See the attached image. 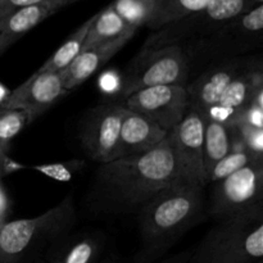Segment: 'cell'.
I'll return each mask as SVG.
<instances>
[{"label": "cell", "mask_w": 263, "mask_h": 263, "mask_svg": "<svg viewBox=\"0 0 263 263\" xmlns=\"http://www.w3.org/2000/svg\"><path fill=\"white\" fill-rule=\"evenodd\" d=\"M181 184L168 136L152 151L100 163L89 194L99 213L139 211L157 193Z\"/></svg>", "instance_id": "1"}, {"label": "cell", "mask_w": 263, "mask_h": 263, "mask_svg": "<svg viewBox=\"0 0 263 263\" xmlns=\"http://www.w3.org/2000/svg\"><path fill=\"white\" fill-rule=\"evenodd\" d=\"M204 187L176 184L157 193L139 212L138 263H154L203 217Z\"/></svg>", "instance_id": "2"}, {"label": "cell", "mask_w": 263, "mask_h": 263, "mask_svg": "<svg viewBox=\"0 0 263 263\" xmlns=\"http://www.w3.org/2000/svg\"><path fill=\"white\" fill-rule=\"evenodd\" d=\"M76 221L71 197L33 218L4 222L0 226V263H35L68 235Z\"/></svg>", "instance_id": "3"}, {"label": "cell", "mask_w": 263, "mask_h": 263, "mask_svg": "<svg viewBox=\"0 0 263 263\" xmlns=\"http://www.w3.org/2000/svg\"><path fill=\"white\" fill-rule=\"evenodd\" d=\"M263 258V205L221 218L187 263H257Z\"/></svg>", "instance_id": "4"}, {"label": "cell", "mask_w": 263, "mask_h": 263, "mask_svg": "<svg viewBox=\"0 0 263 263\" xmlns=\"http://www.w3.org/2000/svg\"><path fill=\"white\" fill-rule=\"evenodd\" d=\"M263 45V4L234 18L205 37L184 45L190 63L194 67L212 64L236 57H246Z\"/></svg>", "instance_id": "5"}, {"label": "cell", "mask_w": 263, "mask_h": 263, "mask_svg": "<svg viewBox=\"0 0 263 263\" xmlns=\"http://www.w3.org/2000/svg\"><path fill=\"white\" fill-rule=\"evenodd\" d=\"M190 63L184 45L140 49L122 79L121 97L126 98L145 87L180 85L186 87Z\"/></svg>", "instance_id": "6"}, {"label": "cell", "mask_w": 263, "mask_h": 263, "mask_svg": "<svg viewBox=\"0 0 263 263\" xmlns=\"http://www.w3.org/2000/svg\"><path fill=\"white\" fill-rule=\"evenodd\" d=\"M207 113L202 109L187 107L181 122L168 134L175 163L181 184L204 187V128Z\"/></svg>", "instance_id": "7"}, {"label": "cell", "mask_w": 263, "mask_h": 263, "mask_svg": "<svg viewBox=\"0 0 263 263\" xmlns=\"http://www.w3.org/2000/svg\"><path fill=\"white\" fill-rule=\"evenodd\" d=\"M261 205H263V158L251 162L213 185L211 215L220 220Z\"/></svg>", "instance_id": "8"}, {"label": "cell", "mask_w": 263, "mask_h": 263, "mask_svg": "<svg viewBox=\"0 0 263 263\" xmlns=\"http://www.w3.org/2000/svg\"><path fill=\"white\" fill-rule=\"evenodd\" d=\"M125 112L123 104H102L90 109L82 120L80 140L89 157L99 164L117 159Z\"/></svg>", "instance_id": "9"}, {"label": "cell", "mask_w": 263, "mask_h": 263, "mask_svg": "<svg viewBox=\"0 0 263 263\" xmlns=\"http://www.w3.org/2000/svg\"><path fill=\"white\" fill-rule=\"evenodd\" d=\"M123 105L148 117L167 133H171L184 118L189 107V97L185 86L159 85L128 95Z\"/></svg>", "instance_id": "10"}, {"label": "cell", "mask_w": 263, "mask_h": 263, "mask_svg": "<svg viewBox=\"0 0 263 263\" xmlns=\"http://www.w3.org/2000/svg\"><path fill=\"white\" fill-rule=\"evenodd\" d=\"M258 64H262V62L252 55L223 59L210 64L193 81L187 82L189 105L207 112L218 102L226 87L236 77Z\"/></svg>", "instance_id": "11"}, {"label": "cell", "mask_w": 263, "mask_h": 263, "mask_svg": "<svg viewBox=\"0 0 263 263\" xmlns=\"http://www.w3.org/2000/svg\"><path fill=\"white\" fill-rule=\"evenodd\" d=\"M66 94L61 73L35 72L10 91L4 108L23 110L31 123Z\"/></svg>", "instance_id": "12"}, {"label": "cell", "mask_w": 263, "mask_h": 263, "mask_svg": "<svg viewBox=\"0 0 263 263\" xmlns=\"http://www.w3.org/2000/svg\"><path fill=\"white\" fill-rule=\"evenodd\" d=\"M263 87L262 64L248 69L236 77L223 91L218 102L207 110L208 117L234 126L239 115L251 104L257 90Z\"/></svg>", "instance_id": "13"}, {"label": "cell", "mask_w": 263, "mask_h": 263, "mask_svg": "<svg viewBox=\"0 0 263 263\" xmlns=\"http://www.w3.org/2000/svg\"><path fill=\"white\" fill-rule=\"evenodd\" d=\"M168 134L148 117L126 108L121 125L117 158L146 153L166 140Z\"/></svg>", "instance_id": "14"}, {"label": "cell", "mask_w": 263, "mask_h": 263, "mask_svg": "<svg viewBox=\"0 0 263 263\" xmlns=\"http://www.w3.org/2000/svg\"><path fill=\"white\" fill-rule=\"evenodd\" d=\"M128 40L130 37H122L80 51L76 59L63 72H61L64 90L68 92L79 85L84 84L105 62L117 54L128 43Z\"/></svg>", "instance_id": "15"}, {"label": "cell", "mask_w": 263, "mask_h": 263, "mask_svg": "<svg viewBox=\"0 0 263 263\" xmlns=\"http://www.w3.org/2000/svg\"><path fill=\"white\" fill-rule=\"evenodd\" d=\"M61 8L63 7L59 4L35 5V7L23 8L2 18L0 20V55L9 46L17 43L22 36L30 32L39 23L58 12Z\"/></svg>", "instance_id": "16"}, {"label": "cell", "mask_w": 263, "mask_h": 263, "mask_svg": "<svg viewBox=\"0 0 263 263\" xmlns=\"http://www.w3.org/2000/svg\"><path fill=\"white\" fill-rule=\"evenodd\" d=\"M135 32L136 28L128 26L116 12L113 5L109 4L99 13L94 14V21L85 39L82 50L122 37L131 39Z\"/></svg>", "instance_id": "17"}, {"label": "cell", "mask_w": 263, "mask_h": 263, "mask_svg": "<svg viewBox=\"0 0 263 263\" xmlns=\"http://www.w3.org/2000/svg\"><path fill=\"white\" fill-rule=\"evenodd\" d=\"M236 136L235 126L216 121L208 117L204 128V149H203V164H204L205 181L207 175L218 161L233 152L234 140Z\"/></svg>", "instance_id": "18"}, {"label": "cell", "mask_w": 263, "mask_h": 263, "mask_svg": "<svg viewBox=\"0 0 263 263\" xmlns=\"http://www.w3.org/2000/svg\"><path fill=\"white\" fill-rule=\"evenodd\" d=\"M211 2L212 0H156L154 14L146 27L157 31L163 26L200 12Z\"/></svg>", "instance_id": "19"}, {"label": "cell", "mask_w": 263, "mask_h": 263, "mask_svg": "<svg viewBox=\"0 0 263 263\" xmlns=\"http://www.w3.org/2000/svg\"><path fill=\"white\" fill-rule=\"evenodd\" d=\"M94 21V15L82 23L48 59L45 63L40 67L36 72H53V73H61L63 72L72 62L76 59L80 51L82 50L85 39H86L89 28Z\"/></svg>", "instance_id": "20"}, {"label": "cell", "mask_w": 263, "mask_h": 263, "mask_svg": "<svg viewBox=\"0 0 263 263\" xmlns=\"http://www.w3.org/2000/svg\"><path fill=\"white\" fill-rule=\"evenodd\" d=\"M102 244L94 236H80L66 246L55 247L50 263H95L99 258Z\"/></svg>", "instance_id": "21"}, {"label": "cell", "mask_w": 263, "mask_h": 263, "mask_svg": "<svg viewBox=\"0 0 263 263\" xmlns=\"http://www.w3.org/2000/svg\"><path fill=\"white\" fill-rule=\"evenodd\" d=\"M110 4L120 17L136 30L148 25L156 9V0H115Z\"/></svg>", "instance_id": "22"}, {"label": "cell", "mask_w": 263, "mask_h": 263, "mask_svg": "<svg viewBox=\"0 0 263 263\" xmlns=\"http://www.w3.org/2000/svg\"><path fill=\"white\" fill-rule=\"evenodd\" d=\"M27 125L30 120L23 110L0 108V158L7 156L12 140Z\"/></svg>", "instance_id": "23"}, {"label": "cell", "mask_w": 263, "mask_h": 263, "mask_svg": "<svg viewBox=\"0 0 263 263\" xmlns=\"http://www.w3.org/2000/svg\"><path fill=\"white\" fill-rule=\"evenodd\" d=\"M256 159H261L259 157H256L253 153L248 151V149H240V151H233L223 157L221 161H218L210 174L207 175V184H215V182L220 181V180L225 179V177L230 176L234 172L239 171L247 166L251 162L256 161Z\"/></svg>", "instance_id": "24"}, {"label": "cell", "mask_w": 263, "mask_h": 263, "mask_svg": "<svg viewBox=\"0 0 263 263\" xmlns=\"http://www.w3.org/2000/svg\"><path fill=\"white\" fill-rule=\"evenodd\" d=\"M84 161H68L59 162V163H45L40 166H33L32 170L41 172L45 176L51 177L61 182H67L72 179L74 174L79 171L81 167H84Z\"/></svg>", "instance_id": "25"}, {"label": "cell", "mask_w": 263, "mask_h": 263, "mask_svg": "<svg viewBox=\"0 0 263 263\" xmlns=\"http://www.w3.org/2000/svg\"><path fill=\"white\" fill-rule=\"evenodd\" d=\"M244 146L256 157L263 158V128L251 127V126H235Z\"/></svg>", "instance_id": "26"}, {"label": "cell", "mask_w": 263, "mask_h": 263, "mask_svg": "<svg viewBox=\"0 0 263 263\" xmlns=\"http://www.w3.org/2000/svg\"><path fill=\"white\" fill-rule=\"evenodd\" d=\"M45 4H59L66 7L64 0H0V20L23 8Z\"/></svg>", "instance_id": "27"}, {"label": "cell", "mask_w": 263, "mask_h": 263, "mask_svg": "<svg viewBox=\"0 0 263 263\" xmlns=\"http://www.w3.org/2000/svg\"><path fill=\"white\" fill-rule=\"evenodd\" d=\"M244 125L251 127L263 128V108L256 104H249L239 115L238 120L235 121L234 126Z\"/></svg>", "instance_id": "28"}, {"label": "cell", "mask_w": 263, "mask_h": 263, "mask_svg": "<svg viewBox=\"0 0 263 263\" xmlns=\"http://www.w3.org/2000/svg\"><path fill=\"white\" fill-rule=\"evenodd\" d=\"M99 87L103 92L105 94H115V92H120L121 87H122V77L115 72L108 71L100 76L99 79Z\"/></svg>", "instance_id": "29"}, {"label": "cell", "mask_w": 263, "mask_h": 263, "mask_svg": "<svg viewBox=\"0 0 263 263\" xmlns=\"http://www.w3.org/2000/svg\"><path fill=\"white\" fill-rule=\"evenodd\" d=\"M8 211H9V200H8L5 190L3 189L2 182H0V226L7 222Z\"/></svg>", "instance_id": "30"}, {"label": "cell", "mask_w": 263, "mask_h": 263, "mask_svg": "<svg viewBox=\"0 0 263 263\" xmlns=\"http://www.w3.org/2000/svg\"><path fill=\"white\" fill-rule=\"evenodd\" d=\"M190 253H192V252L185 251V252H181V253L174 254V256L167 257V258L161 259V261L154 262V263H187V261H189L190 258Z\"/></svg>", "instance_id": "31"}, {"label": "cell", "mask_w": 263, "mask_h": 263, "mask_svg": "<svg viewBox=\"0 0 263 263\" xmlns=\"http://www.w3.org/2000/svg\"><path fill=\"white\" fill-rule=\"evenodd\" d=\"M9 94H10V90L8 89L5 85H3L2 82H0V108L4 107L5 102H7Z\"/></svg>", "instance_id": "32"}, {"label": "cell", "mask_w": 263, "mask_h": 263, "mask_svg": "<svg viewBox=\"0 0 263 263\" xmlns=\"http://www.w3.org/2000/svg\"><path fill=\"white\" fill-rule=\"evenodd\" d=\"M254 3H256L257 5H261V4H263V0H253Z\"/></svg>", "instance_id": "33"}, {"label": "cell", "mask_w": 263, "mask_h": 263, "mask_svg": "<svg viewBox=\"0 0 263 263\" xmlns=\"http://www.w3.org/2000/svg\"><path fill=\"white\" fill-rule=\"evenodd\" d=\"M74 2H79V0H69L68 4H72V3H74Z\"/></svg>", "instance_id": "34"}, {"label": "cell", "mask_w": 263, "mask_h": 263, "mask_svg": "<svg viewBox=\"0 0 263 263\" xmlns=\"http://www.w3.org/2000/svg\"><path fill=\"white\" fill-rule=\"evenodd\" d=\"M68 2H69V0H64V3H66V5H68Z\"/></svg>", "instance_id": "35"}, {"label": "cell", "mask_w": 263, "mask_h": 263, "mask_svg": "<svg viewBox=\"0 0 263 263\" xmlns=\"http://www.w3.org/2000/svg\"><path fill=\"white\" fill-rule=\"evenodd\" d=\"M257 263H263V261H259V262H257Z\"/></svg>", "instance_id": "36"}]
</instances>
